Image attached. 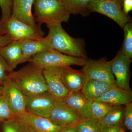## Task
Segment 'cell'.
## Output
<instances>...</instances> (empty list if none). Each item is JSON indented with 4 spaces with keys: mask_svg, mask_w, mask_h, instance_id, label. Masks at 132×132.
Segmentation results:
<instances>
[{
    "mask_svg": "<svg viewBox=\"0 0 132 132\" xmlns=\"http://www.w3.org/2000/svg\"><path fill=\"white\" fill-rule=\"evenodd\" d=\"M47 91L56 99L63 98L69 93L61 78V68L50 67L43 69Z\"/></svg>",
    "mask_w": 132,
    "mask_h": 132,
    "instance_id": "obj_12",
    "label": "cell"
},
{
    "mask_svg": "<svg viewBox=\"0 0 132 132\" xmlns=\"http://www.w3.org/2000/svg\"><path fill=\"white\" fill-rule=\"evenodd\" d=\"M100 127L99 119L93 118L81 120L75 126L78 132H100Z\"/></svg>",
    "mask_w": 132,
    "mask_h": 132,
    "instance_id": "obj_25",
    "label": "cell"
},
{
    "mask_svg": "<svg viewBox=\"0 0 132 132\" xmlns=\"http://www.w3.org/2000/svg\"><path fill=\"white\" fill-rule=\"evenodd\" d=\"M48 119L61 128L75 126L81 120L62 98L56 99Z\"/></svg>",
    "mask_w": 132,
    "mask_h": 132,
    "instance_id": "obj_7",
    "label": "cell"
},
{
    "mask_svg": "<svg viewBox=\"0 0 132 132\" xmlns=\"http://www.w3.org/2000/svg\"><path fill=\"white\" fill-rule=\"evenodd\" d=\"M116 86L97 80L88 79L81 90L82 94L91 102L95 101L99 97L111 89Z\"/></svg>",
    "mask_w": 132,
    "mask_h": 132,
    "instance_id": "obj_20",
    "label": "cell"
},
{
    "mask_svg": "<svg viewBox=\"0 0 132 132\" xmlns=\"http://www.w3.org/2000/svg\"><path fill=\"white\" fill-rule=\"evenodd\" d=\"M30 132H37V131H36V130H34L33 128H32L31 127V130H30Z\"/></svg>",
    "mask_w": 132,
    "mask_h": 132,
    "instance_id": "obj_37",
    "label": "cell"
},
{
    "mask_svg": "<svg viewBox=\"0 0 132 132\" xmlns=\"http://www.w3.org/2000/svg\"><path fill=\"white\" fill-rule=\"evenodd\" d=\"M9 78L16 83L26 97L47 91L43 69L29 62L18 71H12Z\"/></svg>",
    "mask_w": 132,
    "mask_h": 132,
    "instance_id": "obj_2",
    "label": "cell"
},
{
    "mask_svg": "<svg viewBox=\"0 0 132 132\" xmlns=\"http://www.w3.org/2000/svg\"><path fill=\"white\" fill-rule=\"evenodd\" d=\"M56 100L48 91L26 97V111L48 118Z\"/></svg>",
    "mask_w": 132,
    "mask_h": 132,
    "instance_id": "obj_10",
    "label": "cell"
},
{
    "mask_svg": "<svg viewBox=\"0 0 132 132\" xmlns=\"http://www.w3.org/2000/svg\"><path fill=\"white\" fill-rule=\"evenodd\" d=\"M13 0H0L2 15L0 20L5 21L11 16Z\"/></svg>",
    "mask_w": 132,
    "mask_h": 132,
    "instance_id": "obj_28",
    "label": "cell"
},
{
    "mask_svg": "<svg viewBox=\"0 0 132 132\" xmlns=\"http://www.w3.org/2000/svg\"><path fill=\"white\" fill-rule=\"evenodd\" d=\"M120 132H125V130H123V128H121V129Z\"/></svg>",
    "mask_w": 132,
    "mask_h": 132,
    "instance_id": "obj_38",
    "label": "cell"
},
{
    "mask_svg": "<svg viewBox=\"0 0 132 132\" xmlns=\"http://www.w3.org/2000/svg\"><path fill=\"white\" fill-rule=\"evenodd\" d=\"M125 105H113L103 118L99 120L101 125L110 127H121L124 121Z\"/></svg>",
    "mask_w": 132,
    "mask_h": 132,
    "instance_id": "obj_21",
    "label": "cell"
},
{
    "mask_svg": "<svg viewBox=\"0 0 132 132\" xmlns=\"http://www.w3.org/2000/svg\"><path fill=\"white\" fill-rule=\"evenodd\" d=\"M34 0H13L11 16L29 26L37 23L32 12Z\"/></svg>",
    "mask_w": 132,
    "mask_h": 132,
    "instance_id": "obj_16",
    "label": "cell"
},
{
    "mask_svg": "<svg viewBox=\"0 0 132 132\" xmlns=\"http://www.w3.org/2000/svg\"><path fill=\"white\" fill-rule=\"evenodd\" d=\"M95 101L104 102L112 105H125L132 103V92L115 86L102 95Z\"/></svg>",
    "mask_w": 132,
    "mask_h": 132,
    "instance_id": "obj_19",
    "label": "cell"
},
{
    "mask_svg": "<svg viewBox=\"0 0 132 132\" xmlns=\"http://www.w3.org/2000/svg\"><path fill=\"white\" fill-rule=\"evenodd\" d=\"M130 132H132V131H130Z\"/></svg>",
    "mask_w": 132,
    "mask_h": 132,
    "instance_id": "obj_39",
    "label": "cell"
},
{
    "mask_svg": "<svg viewBox=\"0 0 132 132\" xmlns=\"http://www.w3.org/2000/svg\"><path fill=\"white\" fill-rule=\"evenodd\" d=\"M122 9L125 14L128 15L132 10V0H123Z\"/></svg>",
    "mask_w": 132,
    "mask_h": 132,
    "instance_id": "obj_33",
    "label": "cell"
},
{
    "mask_svg": "<svg viewBox=\"0 0 132 132\" xmlns=\"http://www.w3.org/2000/svg\"><path fill=\"white\" fill-rule=\"evenodd\" d=\"M82 69L88 79L97 80L116 85L109 61L105 58L98 60L87 59Z\"/></svg>",
    "mask_w": 132,
    "mask_h": 132,
    "instance_id": "obj_9",
    "label": "cell"
},
{
    "mask_svg": "<svg viewBox=\"0 0 132 132\" xmlns=\"http://www.w3.org/2000/svg\"><path fill=\"white\" fill-rule=\"evenodd\" d=\"M119 2V3H120L121 4V5L122 6L123 5V0H117Z\"/></svg>",
    "mask_w": 132,
    "mask_h": 132,
    "instance_id": "obj_36",
    "label": "cell"
},
{
    "mask_svg": "<svg viewBox=\"0 0 132 132\" xmlns=\"http://www.w3.org/2000/svg\"><path fill=\"white\" fill-rule=\"evenodd\" d=\"M113 105L102 101L92 102L91 106L92 118L100 119L108 112Z\"/></svg>",
    "mask_w": 132,
    "mask_h": 132,
    "instance_id": "obj_26",
    "label": "cell"
},
{
    "mask_svg": "<svg viewBox=\"0 0 132 132\" xmlns=\"http://www.w3.org/2000/svg\"><path fill=\"white\" fill-rule=\"evenodd\" d=\"M15 118L6 98L2 95L0 97V123Z\"/></svg>",
    "mask_w": 132,
    "mask_h": 132,
    "instance_id": "obj_27",
    "label": "cell"
},
{
    "mask_svg": "<svg viewBox=\"0 0 132 132\" xmlns=\"http://www.w3.org/2000/svg\"><path fill=\"white\" fill-rule=\"evenodd\" d=\"M121 127H110L101 125L100 132H120Z\"/></svg>",
    "mask_w": 132,
    "mask_h": 132,
    "instance_id": "obj_32",
    "label": "cell"
},
{
    "mask_svg": "<svg viewBox=\"0 0 132 132\" xmlns=\"http://www.w3.org/2000/svg\"><path fill=\"white\" fill-rule=\"evenodd\" d=\"M0 54L5 60L11 72L24 62L22 40H14L0 50Z\"/></svg>",
    "mask_w": 132,
    "mask_h": 132,
    "instance_id": "obj_17",
    "label": "cell"
},
{
    "mask_svg": "<svg viewBox=\"0 0 132 132\" xmlns=\"http://www.w3.org/2000/svg\"><path fill=\"white\" fill-rule=\"evenodd\" d=\"M123 28L124 31V39L121 51L123 54L132 59V23L129 22L125 24Z\"/></svg>",
    "mask_w": 132,
    "mask_h": 132,
    "instance_id": "obj_24",
    "label": "cell"
},
{
    "mask_svg": "<svg viewBox=\"0 0 132 132\" xmlns=\"http://www.w3.org/2000/svg\"><path fill=\"white\" fill-rule=\"evenodd\" d=\"M34 16L36 23L46 26L61 24L69 20L70 13L62 0H34Z\"/></svg>",
    "mask_w": 132,
    "mask_h": 132,
    "instance_id": "obj_3",
    "label": "cell"
},
{
    "mask_svg": "<svg viewBox=\"0 0 132 132\" xmlns=\"http://www.w3.org/2000/svg\"><path fill=\"white\" fill-rule=\"evenodd\" d=\"M65 7L70 14L87 16L91 13L89 7L93 0H62Z\"/></svg>",
    "mask_w": 132,
    "mask_h": 132,
    "instance_id": "obj_22",
    "label": "cell"
},
{
    "mask_svg": "<svg viewBox=\"0 0 132 132\" xmlns=\"http://www.w3.org/2000/svg\"><path fill=\"white\" fill-rule=\"evenodd\" d=\"M22 48L25 62L41 52L52 49L47 38L43 37L22 40Z\"/></svg>",
    "mask_w": 132,
    "mask_h": 132,
    "instance_id": "obj_18",
    "label": "cell"
},
{
    "mask_svg": "<svg viewBox=\"0 0 132 132\" xmlns=\"http://www.w3.org/2000/svg\"><path fill=\"white\" fill-rule=\"evenodd\" d=\"M3 95L15 117L26 112V97L17 85L9 78L3 86Z\"/></svg>",
    "mask_w": 132,
    "mask_h": 132,
    "instance_id": "obj_11",
    "label": "cell"
},
{
    "mask_svg": "<svg viewBox=\"0 0 132 132\" xmlns=\"http://www.w3.org/2000/svg\"><path fill=\"white\" fill-rule=\"evenodd\" d=\"M58 132H78L75 126H70L61 128Z\"/></svg>",
    "mask_w": 132,
    "mask_h": 132,
    "instance_id": "obj_34",
    "label": "cell"
},
{
    "mask_svg": "<svg viewBox=\"0 0 132 132\" xmlns=\"http://www.w3.org/2000/svg\"><path fill=\"white\" fill-rule=\"evenodd\" d=\"M131 60L123 54L121 50L109 61L112 73L116 78L115 84L118 87L131 91L130 87V67Z\"/></svg>",
    "mask_w": 132,
    "mask_h": 132,
    "instance_id": "obj_8",
    "label": "cell"
},
{
    "mask_svg": "<svg viewBox=\"0 0 132 132\" xmlns=\"http://www.w3.org/2000/svg\"><path fill=\"white\" fill-rule=\"evenodd\" d=\"M15 118L26 123L38 132H58L61 128L48 118L26 112Z\"/></svg>",
    "mask_w": 132,
    "mask_h": 132,
    "instance_id": "obj_15",
    "label": "cell"
},
{
    "mask_svg": "<svg viewBox=\"0 0 132 132\" xmlns=\"http://www.w3.org/2000/svg\"><path fill=\"white\" fill-rule=\"evenodd\" d=\"M3 87L2 86L0 85V97L3 95Z\"/></svg>",
    "mask_w": 132,
    "mask_h": 132,
    "instance_id": "obj_35",
    "label": "cell"
},
{
    "mask_svg": "<svg viewBox=\"0 0 132 132\" xmlns=\"http://www.w3.org/2000/svg\"><path fill=\"white\" fill-rule=\"evenodd\" d=\"M14 40V39L9 35L0 36V50Z\"/></svg>",
    "mask_w": 132,
    "mask_h": 132,
    "instance_id": "obj_31",
    "label": "cell"
},
{
    "mask_svg": "<svg viewBox=\"0 0 132 132\" xmlns=\"http://www.w3.org/2000/svg\"><path fill=\"white\" fill-rule=\"evenodd\" d=\"M62 99L65 103L75 111L81 120L92 118V102L85 97L81 91L69 93Z\"/></svg>",
    "mask_w": 132,
    "mask_h": 132,
    "instance_id": "obj_14",
    "label": "cell"
},
{
    "mask_svg": "<svg viewBox=\"0 0 132 132\" xmlns=\"http://www.w3.org/2000/svg\"><path fill=\"white\" fill-rule=\"evenodd\" d=\"M87 59L69 56L50 49L36 55L28 62L43 69L50 67L60 68L71 65L82 67Z\"/></svg>",
    "mask_w": 132,
    "mask_h": 132,
    "instance_id": "obj_4",
    "label": "cell"
},
{
    "mask_svg": "<svg viewBox=\"0 0 132 132\" xmlns=\"http://www.w3.org/2000/svg\"><path fill=\"white\" fill-rule=\"evenodd\" d=\"M11 72L6 62L0 54V85H4Z\"/></svg>",
    "mask_w": 132,
    "mask_h": 132,
    "instance_id": "obj_29",
    "label": "cell"
},
{
    "mask_svg": "<svg viewBox=\"0 0 132 132\" xmlns=\"http://www.w3.org/2000/svg\"><path fill=\"white\" fill-rule=\"evenodd\" d=\"M61 78L63 85L69 93L81 91L88 80L82 70H76L70 67L61 68Z\"/></svg>",
    "mask_w": 132,
    "mask_h": 132,
    "instance_id": "obj_13",
    "label": "cell"
},
{
    "mask_svg": "<svg viewBox=\"0 0 132 132\" xmlns=\"http://www.w3.org/2000/svg\"><path fill=\"white\" fill-rule=\"evenodd\" d=\"M47 27L49 31L46 37L52 49L69 56L87 59L84 39L72 37L65 31L61 24Z\"/></svg>",
    "mask_w": 132,
    "mask_h": 132,
    "instance_id": "obj_1",
    "label": "cell"
},
{
    "mask_svg": "<svg viewBox=\"0 0 132 132\" xmlns=\"http://www.w3.org/2000/svg\"><path fill=\"white\" fill-rule=\"evenodd\" d=\"M123 124L128 130L132 131V103L125 105Z\"/></svg>",
    "mask_w": 132,
    "mask_h": 132,
    "instance_id": "obj_30",
    "label": "cell"
},
{
    "mask_svg": "<svg viewBox=\"0 0 132 132\" xmlns=\"http://www.w3.org/2000/svg\"><path fill=\"white\" fill-rule=\"evenodd\" d=\"M2 123L3 132H30L31 130L29 126L15 118Z\"/></svg>",
    "mask_w": 132,
    "mask_h": 132,
    "instance_id": "obj_23",
    "label": "cell"
},
{
    "mask_svg": "<svg viewBox=\"0 0 132 132\" xmlns=\"http://www.w3.org/2000/svg\"><path fill=\"white\" fill-rule=\"evenodd\" d=\"M41 25L29 26L10 16L5 21L0 20V36L9 35L15 40L43 37L45 35Z\"/></svg>",
    "mask_w": 132,
    "mask_h": 132,
    "instance_id": "obj_5",
    "label": "cell"
},
{
    "mask_svg": "<svg viewBox=\"0 0 132 132\" xmlns=\"http://www.w3.org/2000/svg\"><path fill=\"white\" fill-rule=\"evenodd\" d=\"M89 9L90 13L96 12L109 17L122 28L127 22H132L131 17L125 14L117 0H93Z\"/></svg>",
    "mask_w": 132,
    "mask_h": 132,
    "instance_id": "obj_6",
    "label": "cell"
}]
</instances>
